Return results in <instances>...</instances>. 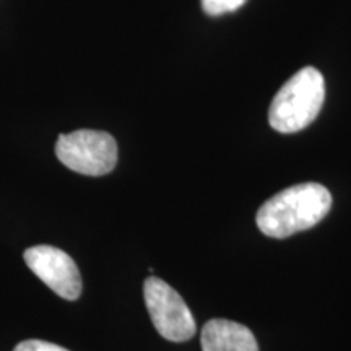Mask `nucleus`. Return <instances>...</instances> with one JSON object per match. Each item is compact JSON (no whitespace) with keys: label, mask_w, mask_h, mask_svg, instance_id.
<instances>
[{"label":"nucleus","mask_w":351,"mask_h":351,"mask_svg":"<svg viewBox=\"0 0 351 351\" xmlns=\"http://www.w3.org/2000/svg\"><path fill=\"white\" fill-rule=\"evenodd\" d=\"M332 195L317 182H304L275 194L257 212V226L269 238L285 239L311 230L330 212Z\"/></svg>","instance_id":"nucleus-1"},{"label":"nucleus","mask_w":351,"mask_h":351,"mask_svg":"<svg viewBox=\"0 0 351 351\" xmlns=\"http://www.w3.org/2000/svg\"><path fill=\"white\" fill-rule=\"evenodd\" d=\"M326 99V82L314 67L296 72L271 99L269 122L282 134H295L315 121Z\"/></svg>","instance_id":"nucleus-2"},{"label":"nucleus","mask_w":351,"mask_h":351,"mask_svg":"<svg viewBox=\"0 0 351 351\" xmlns=\"http://www.w3.org/2000/svg\"><path fill=\"white\" fill-rule=\"evenodd\" d=\"M56 155L65 168L83 176L109 174L117 165V143L101 130H75L59 135Z\"/></svg>","instance_id":"nucleus-3"},{"label":"nucleus","mask_w":351,"mask_h":351,"mask_svg":"<svg viewBox=\"0 0 351 351\" xmlns=\"http://www.w3.org/2000/svg\"><path fill=\"white\" fill-rule=\"evenodd\" d=\"M143 296L153 326L163 339L181 343L195 335L194 315L173 287L158 276H150L143 285Z\"/></svg>","instance_id":"nucleus-4"},{"label":"nucleus","mask_w":351,"mask_h":351,"mask_svg":"<svg viewBox=\"0 0 351 351\" xmlns=\"http://www.w3.org/2000/svg\"><path fill=\"white\" fill-rule=\"evenodd\" d=\"M25 262L57 296L75 301L82 295V276L75 261L52 245H33L25 251Z\"/></svg>","instance_id":"nucleus-5"},{"label":"nucleus","mask_w":351,"mask_h":351,"mask_svg":"<svg viewBox=\"0 0 351 351\" xmlns=\"http://www.w3.org/2000/svg\"><path fill=\"white\" fill-rule=\"evenodd\" d=\"M202 351H258L254 333L243 324L212 319L200 333Z\"/></svg>","instance_id":"nucleus-6"},{"label":"nucleus","mask_w":351,"mask_h":351,"mask_svg":"<svg viewBox=\"0 0 351 351\" xmlns=\"http://www.w3.org/2000/svg\"><path fill=\"white\" fill-rule=\"evenodd\" d=\"M245 2L247 0H202V8L210 16H219L238 10Z\"/></svg>","instance_id":"nucleus-7"},{"label":"nucleus","mask_w":351,"mask_h":351,"mask_svg":"<svg viewBox=\"0 0 351 351\" xmlns=\"http://www.w3.org/2000/svg\"><path fill=\"white\" fill-rule=\"evenodd\" d=\"M13 351H69L67 348H62V346L49 343V341L43 340H26L21 341L15 346Z\"/></svg>","instance_id":"nucleus-8"}]
</instances>
